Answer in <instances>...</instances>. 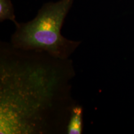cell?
Segmentation results:
<instances>
[{
	"label": "cell",
	"instance_id": "obj_1",
	"mask_svg": "<svg viewBox=\"0 0 134 134\" xmlns=\"http://www.w3.org/2000/svg\"><path fill=\"white\" fill-rule=\"evenodd\" d=\"M58 58L1 60V133H38L50 130L57 108L66 104L68 80L58 68Z\"/></svg>",
	"mask_w": 134,
	"mask_h": 134
},
{
	"label": "cell",
	"instance_id": "obj_2",
	"mask_svg": "<svg viewBox=\"0 0 134 134\" xmlns=\"http://www.w3.org/2000/svg\"><path fill=\"white\" fill-rule=\"evenodd\" d=\"M73 0H60L43 5L34 19L18 23L11 37L13 47L24 51L44 52L53 57L68 59L81 43L61 34L65 17Z\"/></svg>",
	"mask_w": 134,
	"mask_h": 134
},
{
	"label": "cell",
	"instance_id": "obj_3",
	"mask_svg": "<svg viewBox=\"0 0 134 134\" xmlns=\"http://www.w3.org/2000/svg\"><path fill=\"white\" fill-rule=\"evenodd\" d=\"M83 108L78 104H74L70 110L66 132L68 134H81L83 129Z\"/></svg>",
	"mask_w": 134,
	"mask_h": 134
},
{
	"label": "cell",
	"instance_id": "obj_4",
	"mask_svg": "<svg viewBox=\"0 0 134 134\" xmlns=\"http://www.w3.org/2000/svg\"><path fill=\"white\" fill-rule=\"evenodd\" d=\"M6 19L13 21L16 26L18 24L15 19L14 8L11 0H0V21Z\"/></svg>",
	"mask_w": 134,
	"mask_h": 134
}]
</instances>
